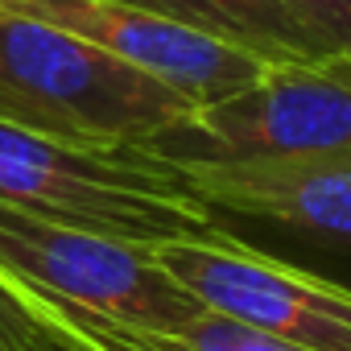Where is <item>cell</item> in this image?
Here are the masks:
<instances>
[{"label": "cell", "instance_id": "13", "mask_svg": "<svg viewBox=\"0 0 351 351\" xmlns=\"http://www.w3.org/2000/svg\"><path fill=\"white\" fill-rule=\"evenodd\" d=\"M17 335H21V318H17V306L9 298V306H0V351H21V339Z\"/></svg>", "mask_w": 351, "mask_h": 351}, {"label": "cell", "instance_id": "4", "mask_svg": "<svg viewBox=\"0 0 351 351\" xmlns=\"http://www.w3.org/2000/svg\"><path fill=\"white\" fill-rule=\"evenodd\" d=\"M199 306L228 314L302 351H351V285L211 232L141 244Z\"/></svg>", "mask_w": 351, "mask_h": 351}, {"label": "cell", "instance_id": "10", "mask_svg": "<svg viewBox=\"0 0 351 351\" xmlns=\"http://www.w3.org/2000/svg\"><path fill=\"white\" fill-rule=\"evenodd\" d=\"M136 343H145L149 351H302L293 343H281L265 330H252L228 314H215L207 306H199L191 318L173 322V326H157V330H136L124 326Z\"/></svg>", "mask_w": 351, "mask_h": 351}, {"label": "cell", "instance_id": "2", "mask_svg": "<svg viewBox=\"0 0 351 351\" xmlns=\"http://www.w3.org/2000/svg\"><path fill=\"white\" fill-rule=\"evenodd\" d=\"M186 112L153 75L0 5V120L79 149H136Z\"/></svg>", "mask_w": 351, "mask_h": 351}, {"label": "cell", "instance_id": "8", "mask_svg": "<svg viewBox=\"0 0 351 351\" xmlns=\"http://www.w3.org/2000/svg\"><path fill=\"white\" fill-rule=\"evenodd\" d=\"M124 5L149 9L195 34H207L265 66L314 62L298 25L285 17L277 0H124Z\"/></svg>", "mask_w": 351, "mask_h": 351}, {"label": "cell", "instance_id": "3", "mask_svg": "<svg viewBox=\"0 0 351 351\" xmlns=\"http://www.w3.org/2000/svg\"><path fill=\"white\" fill-rule=\"evenodd\" d=\"M173 165H261L351 153V62H289L191 108L136 145Z\"/></svg>", "mask_w": 351, "mask_h": 351}, {"label": "cell", "instance_id": "14", "mask_svg": "<svg viewBox=\"0 0 351 351\" xmlns=\"http://www.w3.org/2000/svg\"><path fill=\"white\" fill-rule=\"evenodd\" d=\"M0 306H9V293H5V285H0Z\"/></svg>", "mask_w": 351, "mask_h": 351}, {"label": "cell", "instance_id": "6", "mask_svg": "<svg viewBox=\"0 0 351 351\" xmlns=\"http://www.w3.org/2000/svg\"><path fill=\"white\" fill-rule=\"evenodd\" d=\"M0 5L17 9L25 17H38V21H50V25L108 50L112 58L153 75L169 91H178L191 108L215 104V99L248 87L261 71H269L265 62L215 42L207 34H195L169 17L124 5V0H0Z\"/></svg>", "mask_w": 351, "mask_h": 351}, {"label": "cell", "instance_id": "9", "mask_svg": "<svg viewBox=\"0 0 351 351\" xmlns=\"http://www.w3.org/2000/svg\"><path fill=\"white\" fill-rule=\"evenodd\" d=\"M0 285H5L13 293V302L21 306V314L29 322H38L62 351H149L145 343H136L124 326L116 322H104V318H91L83 310H71L46 293H34L9 277H0Z\"/></svg>", "mask_w": 351, "mask_h": 351}, {"label": "cell", "instance_id": "1", "mask_svg": "<svg viewBox=\"0 0 351 351\" xmlns=\"http://www.w3.org/2000/svg\"><path fill=\"white\" fill-rule=\"evenodd\" d=\"M0 203L128 244L219 228V211L173 161L141 149H79L9 120H0Z\"/></svg>", "mask_w": 351, "mask_h": 351}, {"label": "cell", "instance_id": "7", "mask_svg": "<svg viewBox=\"0 0 351 351\" xmlns=\"http://www.w3.org/2000/svg\"><path fill=\"white\" fill-rule=\"evenodd\" d=\"M182 173L215 211L273 223L330 252H351V153L261 165H191Z\"/></svg>", "mask_w": 351, "mask_h": 351}, {"label": "cell", "instance_id": "5", "mask_svg": "<svg viewBox=\"0 0 351 351\" xmlns=\"http://www.w3.org/2000/svg\"><path fill=\"white\" fill-rule=\"evenodd\" d=\"M0 277L91 318L157 330L199 310L141 244L54 223L0 203Z\"/></svg>", "mask_w": 351, "mask_h": 351}, {"label": "cell", "instance_id": "12", "mask_svg": "<svg viewBox=\"0 0 351 351\" xmlns=\"http://www.w3.org/2000/svg\"><path fill=\"white\" fill-rule=\"evenodd\" d=\"M9 298H13V293H9ZM13 306H17V302H13ZM17 318H21V335H17V339H21V351H62L38 322H29V318L21 314V306H17Z\"/></svg>", "mask_w": 351, "mask_h": 351}, {"label": "cell", "instance_id": "11", "mask_svg": "<svg viewBox=\"0 0 351 351\" xmlns=\"http://www.w3.org/2000/svg\"><path fill=\"white\" fill-rule=\"evenodd\" d=\"M314 62H351V0H277Z\"/></svg>", "mask_w": 351, "mask_h": 351}]
</instances>
